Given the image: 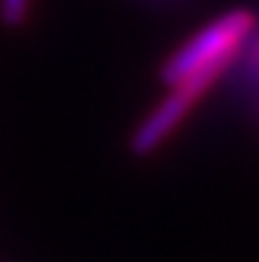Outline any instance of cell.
I'll return each instance as SVG.
<instances>
[{"label": "cell", "instance_id": "cell-1", "mask_svg": "<svg viewBox=\"0 0 259 262\" xmlns=\"http://www.w3.org/2000/svg\"><path fill=\"white\" fill-rule=\"evenodd\" d=\"M254 28H257V18L244 8L221 13L201 31H196L183 46H178L166 59L160 72L163 82L173 87L193 77L219 79L231 67V61L242 54V49L249 43Z\"/></svg>", "mask_w": 259, "mask_h": 262}, {"label": "cell", "instance_id": "cell-2", "mask_svg": "<svg viewBox=\"0 0 259 262\" xmlns=\"http://www.w3.org/2000/svg\"><path fill=\"white\" fill-rule=\"evenodd\" d=\"M216 84V79L211 77H193L185 82H178L171 87V94L143 120V125L135 130L132 135V153L137 156H148L153 153L173 130L185 120V115L191 112V107Z\"/></svg>", "mask_w": 259, "mask_h": 262}, {"label": "cell", "instance_id": "cell-3", "mask_svg": "<svg viewBox=\"0 0 259 262\" xmlns=\"http://www.w3.org/2000/svg\"><path fill=\"white\" fill-rule=\"evenodd\" d=\"M28 8H31V0H0V20L15 28L26 20Z\"/></svg>", "mask_w": 259, "mask_h": 262}]
</instances>
